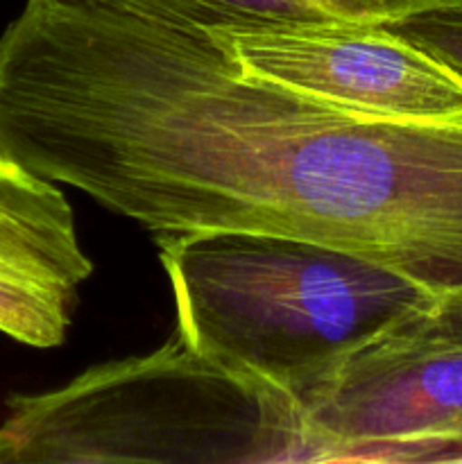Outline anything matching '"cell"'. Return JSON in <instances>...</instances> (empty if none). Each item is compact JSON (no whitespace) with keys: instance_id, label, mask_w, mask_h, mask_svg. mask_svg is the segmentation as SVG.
Wrapping results in <instances>:
<instances>
[{"instance_id":"277c9868","label":"cell","mask_w":462,"mask_h":464,"mask_svg":"<svg viewBox=\"0 0 462 464\" xmlns=\"http://www.w3.org/2000/svg\"><path fill=\"white\" fill-rule=\"evenodd\" d=\"M308 462H462V335L435 308L358 349L302 406Z\"/></svg>"},{"instance_id":"5b68a950","label":"cell","mask_w":462,"mask_h":464,"mask_svg":"<svg viewBox=\"0 0 462 464\" xmlns=\"http://www.w3.org/2000/svg\"><path fill=\"white\" fill-rule=\"evenodd\" d=\"M204 32L243 71L344 111L462 125V72L390 25L290 21Z\"/></svg>"},{"instance_id":"7a4b0ae2","label":"cell","mask_w":462,"mask_h":464,"mask_svg":"<svg viewBox=\"0 0 462 464\" xmlns=\"http://www.w3.org/2000/svg\"><path fill=\"white\" fill-rule=\"evenodd\" d=\"M154 240L177 334L299 408L358 349L439 304L415 276L333 245L231 229Z\"/></svg>"},{"instance_id":"3957f363","label":"cell","mask_w":462,"mask_h":464,"mask_svg":"<svg viewBox=\"0 0 462 464\" xmlns=\"http://www.w3.org/2000/svg\"><path fill=\"white\" fill-rule=\"evenodd\" d=\"M308 462L302 408L179 334L43 394H16L0 462Z\"/></svg>"},{"instance_id":"ba28073f","label":"cell","mask_w":462,"mask_h":464,"mask_svg":"<svg viewBox=\"0 0 462 464\" xmlns=\"http://www.w3.org/2000/svg\"><path fill=\"white\" fill-rule=\"evenodd\" d=\"M390 27L462 72V7L426 12L392 23Z\"/></svg>"},{"instance_id":"8992f818","label":"cell","mask_w":462,"mask_h":464,"mask_svg":"<svg viewBox=\"0 0 462 464\" xmlns=\"http://www.w3.org/2000/svg\"><path fill=\"white\" fill-rule=\"evenodd\" d=\"M93 261L54 181L0 154V334L36 349L66 340Z\"/></svg>"},{"instance_id":"6da1fadb","label":"cell","mask_w":462,"mask_h":464,"mask_svg":"<svg viewBox=\"0 0 462 464\" xmlns=\"http://www.w3.org/2000/svg\"><path fill=\"white\" fill-rule=\"evenodd\" d=\"M0 154L154 236H290L462 288V125L344 111L199 27L25 0L0 34Z\"/></svg>"},{"instance_id":"9c48e42d","label":"cell","mask_w":462,"mask_h":464,"mask_svg":"<svg viewBox=\"0 0 462 464\" xmlns=\"http://www.w3.org/2000/svg\"><path fill=\"white\" fill-rule=\"evenodd\" d=\"M347 5L367 23L392 25L426 12L462 7V0H347Z\"/></svg>"},{"instance_id":"52a82bcc","label":"cell","mask_w":462,"mask_h":464,"mask_svg":"<svg viewBox=\"0 0 462 464\" xmlns=\"http://www.w3.org/2000/svg\"><path fill=\"white\" fill-rule=\"evenodd\" d=\"M127 16L179 27L249 25V23H367L347 0H82ZM376 25V23H374Z\"/></svg>"}]
</instances>
